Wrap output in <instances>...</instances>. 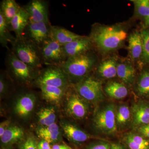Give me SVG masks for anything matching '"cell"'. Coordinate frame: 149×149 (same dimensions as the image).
I'll list each match as a JSON object with an SVG mask.
<instances>
[{
  "label": "cell",
  "mask_w": 149,
  "mask_h": 149,
  "mask_svg": "<svg viewBox=\"0 0 149 149\" xmlns=\"http://www.w3.org/2000/svg\"><path fill=\"white\" fill-rule=\"evenodd\" d=\"M5 149H11L9 148H6Z\"/></svg>",
  "instance_id": "b9f144b4"
},
{
  "label": "cell",
  "mask_w": 149,
  "mask_h": 149,
  "mask_svg": "<svg viewBox=\"0 0 149 149\" xmlns=\"http://www.w3.org/2000/svg\"><path fill=\"white\" fill-rule=\"evenodd\" d=\"M65 97V110L68 115L76 120L87 117L90 111L89 103L77 94L73 86L68 88Z\"/></svg>",
  "instance_id": "ba28073f"
},
{
  "label": "cell",
  "mask_w": 149,
  "mask_h": 149,
  "mask_svg": "<svg viewBox=\"0 0 149 149\" xmlns=\"http://www.w3.org/2000/svg\"><path fill=\"white\" fill-rule=\"evenodd\" d=\"M97 57L93 50L68 58L61 65L72 86L90 75L97 65Z\"/></svg>",
  "instance_id": "7a4b0ae2"
},
{
  "label": "cell",
  "mask_w": 149,
  "mask_h": 149,
  "mask_svg": "<svg viewBox=\"0 0 149 149\" xmlns=\"http://www.w3.org/2000/svg\"><path fill=\"white\" fill-rule=\"evenodd\" d=\"M111 143L108 141H101L93 142L88 144L85 149H111Z\"/></svg>",
  "instance_id": "e575fe53"
},
{
  "label": "cell",
  "mask_w": 149,
  "mask_h": 149,
  "mask_svg": "<svg viewBox=\"0 0 149 149\" xmlns=\"http://www.w3.org/2000/svg\"><path fill=\"white\" fill-rule=\"evenodd\" d=\"M136 72L132 62L122 61L118 62L117 65V76L125 85H133L136 81Z\"/></svg>",
  "instance_id": "2e32d148"
},
{
  "label": "cell",
  "mask_w": 149,
  "mask_h": 149,
  "mask_svg": "<svg viewBox=\"0 0 149 149\" xmlns=\"http://www.w3.org/2000/svg\"><path fill=\"white\" fill-rule=\"evenodd\" d=\"M137 128L139 134L149 140V124L141 125Z\"/></svg>",
  "instance_id": "d590c367"
},
{
  "label": "cell",
  "mask_w": 149,
  "mask_h": 149,
  "mask_svg": "<svg viewBox=\"0 0 149 149\" xmlns=\"http://www.w3.org/2000/svg\"><path fill=\"white\" fill-rule=\"evenodd\" d=\"M16 40V37L12 35L9 25L6 22L2 15L0 13V43L3 47L6 48L8 51L10 50L9 48L8 44L12 45Z\"/></svg>",
  "instance_id": "83f0119b"
},
{
  "label": "cell",
  "mask_w": 149,
  "mask_h": 149,
  "mask_svg": "<svg viewBox=\"0 0 149 149\" xmlns=\"http://www.w3.org/2000/svg\"><path fill=\"white\" fill-rule=\"evenodd\" d=\"M93 48L90 37L85 36L62 46L63 54L66 59L93 50Z\"/></svg>",
  "instance_id": "4fadbf2b"
},
{
  "label": "cell",
  "mask_w": 149,
  "mask_h": 149,
  "mask_svg": "<svg viewBox=\"0 0 149 149\" xmlns=\"http://www.w3.org/2000/svg\"><path fill=\"white\" fill-rule=\"evenodd\" d=\"M24 135L22 128L17 125H10L0 138L2 145L8 148L14 144H19L24 140Z\"/></svg>",
  "instance_id": "ffe728a7"
},
{
  "label": "cell",
  "mask_w": 149,
  "mask_h": 149,
  "mask_svg": "<svg viewBox=\"0 0 149 149\" xmlns=\"http://www.w3.org/2000/svg\"><path fill=\"white\" fill-rule=\"evenodd\" d=\"M5 65L8 72L19 83L25 85L34 83L41 71V70L34 68L19 59L11 49L6 54Z\"/></svg>",
  "instance_id": "3957f363"
},
{
  "label": "cell",
  "mask_w": 149,
  "mask_h": 149,
  "mask_svg": "<svg viewBox=\"0 0 149 149\" xmlns=\"http://www.w3.org/2000/svg\"><path fill=\"white\" fill-rule=\"evenodd\" d=\"M12 51L19 59L36 69L42 67L40 48L22 35L12 45Z\"/></svg>",
  "instance_id": "277c9868"
},
{
  "label": "cell",
  "mask_w": 149,
  "mask_h": 149,
  "mask_svg": "<svg viewBox=\"0 0 149 149\" xmlns=\"http://www.w3.org/2000/svg\"><path fill=\"white\" fill-rule=\"evenodd\" d=\"M60 125L66 139L75 146H78L88 140L94 139L93 136L70 123L63 121Z\"/></svg>",
  "instance_id": "7c38bea8"
},
{
  "label": "cell",
  "mask_w": 149,
  "mask_h": 149,
  "mask_svg": "<svg viewBox=\"0 0 149 149\" xmlns=\"http://www.w3.org/2000/svg\"><path fill=\"white\" fill-rule=\"evenodd\" d=\"M37 86L41 90L44 98L47 101L54 104H58L65 96L67 91L68 90V89L45 85Z\"/></svg>",
  "instance_id": "cb8c5ba5"
},
{
  "label": "cell",
  "mask_w": 149,
  "mask_h": 149,
  "mask_svg": "<svg viewBox=\"0 0 149 149\" xmlns=\"http://www.w3.org/2000/svg\"><path fill=\"white\" fill-rule=\"evenodd\" d=\"M132 119L131 111L127 105L121 104L116 109V121L118 129H125Z\"/></svg>",
  "instance_id": "4316f807"
},
{
  "label": "cell",
  "mask_w": 149,
  "mask_h": 149,
  "mask_svg": "<svg viewBox=\"0 0 149 149\" xmlns=\"http://www.w3.org/2000/svg\"><path fill=\"white\" fill-rule=\"evenodd\" d=\"M73 86L77 94L88 102L96 103L105 98L101 81L90 74Z\"/></svg>",
  "instance_id": "8992f818"
},
{
  "label": "cell",
  "mask_w": 149,
  "mask_h": 149,
  "mask_svg": "<svg viewBox=\"0 0 149 149\" xmlns=\"http://www.w3.org/2000/svg\"><path fill=\"white\" fill-rule=\"evenodd\" d=\"M93 48L103 55L122 47L127 37V29L121 24L106 25L95 24L89 36Z\"/></svg>",
  "instance_id": "6da1fadb"
},
{
  "label": "cell",
  "mask_w": 149,
  "mask_h": 149,
  "mask_svg": "<svg viewBox=\"0 0 149 149\" xmlns=\"http://www.w3.org/2000/svg\"><path fill=\"white\" fill-rule=\"evenodd\" d=\"M7 73L1 71L0 75V95L1 98L6 95L9 92L10 83L8 80Z\"/></svg>",
  "instance_id": "d6a6232c"
},
{
  "label": "cell",
  "mask_w": 149,
  "mask_h": 149,
  "mask_svg": "<svg viewBox=\"0 0 149 149\" xmlns=\"http://www.w3.org/2000/svg\"><path fill=\"white\" fill-rule=\"evenodd\" d=\"M43 64L48 65L61 66L66 60L62 46L50 37L40 47Z\"/></svg>",
  "instance_id": "9c48e42d"
},
{
  "label": "cell",
  "mask_w": 149,
  "mask_h": 149,
  "mask_svg": "<svg viewBox=\"0 0 149 149\" xmlns=\"http://www.w3.org/2000/svg\"><path fill=\"white\" fill-rule=\"evenodd\" d=\"M132 125L136 128L149 124V104L140 101L133 105L131 109Z\"/></svg>",
  "instance_id": "9a60e30c"
},
{
  "label": "cell",
  "mask_w": 149,
  "mask_h": 149,
  "mask_svg": "<svg viewBox=\"0 0 149 149\" xmlns=\"http://www.w3.org/2000/svg\"><path fill=\"white\" fill-rule=\"evenodd\" d=\"M144 25L146 28L149 27V16L144 19Z\"/></svg>",
  "instance_id": "60d3db41"
},
{
  "label": "cell",
  "mask_w": 149,
  "mask_h": 149,
  "mask_svg": "<svg viewBox=\"0 0 149 149\" xmlns=\"http://www.w3.org/2000/svg\"><path fill=\"white\" fill-rule=\"evenodd\" d=\"M118 61L114 57L104 59L97 65L96 73L104 79H111L117 76Z\"/></svg>",
  "instance_id": "d6986e66"
},
{
  "label": "cell",
  "mask_w": 149,
  "mask_h": 149,
  "mask_svg": "<svg viewBox=\"0 0 149 149\" xmlns=\"http://www.w3.org/2000/svg\"><path fill=\"white\" fill-rule=\"evenodd\" d=\"M111 149H128L122 143H111Z\"/></svg>",
  "instance_id": "ab89813d"
},
{
  "label": "cell",
  "mask_w": 149,
  "mask_h": 149,
  "mask_svg": "<svg viewBox=\"0 0 149 149\" xmlns=\"http://www.w3.org/2000/svg\"><path fill=\"white\" fill-rule=\"evenodd\" d=\"M135 91L137 95L143 97H149V70L143 71L136 80Z\"/></svg>",
  "instance_id": "f1b7e54d"
},
{
  "label": "cell",
  "mask_w": 149,
  "mask_h": 149,
  "mask_svg": "<svg viewBox=\"0 0 149 149\" xmlns=\"http://www.w3.org/2000/svg\"><path fill=\"white\" fill-rule=\"evenodd\" d=\"M29 17L28 13L23 7L11 21L9 24L10 31L14 32L16 39L23 35L24 29L29 22Z\"/></svg>",
  "instance_id": "e0dca14e"
},
{
  "label": "cell",
  "mask_w": 149,
  "mask_h": 149,
  "mask_svg": "<svg viewBox=\"0 0 149 149\" xmlns=\"http://www.w3.org/2000/svg\"><path fill=\"white\" fill-rule=\"evenodd\" d=\"M10 120H7L1 123L0 124V138L3 135L4 133L10 126Z\"/></svg>",
  "instance_id": "8d00e7d4"
},
{
  "label": "cell",
  "mask_w": 149,
  "mask_h": 149,
  "mask_svg": "<svg viewBox=\"0 0 149 149\" xmlns=\"http://www.w3.org/2000/svg\"><path fill=\"white\" fill-rule=\"evenodd\" d=\"M32 22H49V3L45 0H31L22 6Z\"/></svg>",
  "instance_id": "8fae6325"
},
{
  "label": "cell",
  "mask_w": 149,
  "mask_h": 149,
  "mask_svg": "<svg viewBox=\"0 0 149 149\" xmlns=\"http://www.w3.org/2000/svg\"><path fill=\"white\" fill-rule=\"evenodd\" d=\"M34 83L37 86L45 85L65 89H68L71 85L63 70L57 65H48L41 70Z\"/></svg>",
  "instance_id": "52a82bcc"
},
{
  "label": "cell",
  "mask_w": 149,
  "mask_h": 149,
  "mask_svg": "<svg viewBox=\"0 0 149 149\" xmlns=\"http://www.w3.org/2000/svg\"><path fill=\"white\" fill-rule=\"evenodd\" d=\"M52 25L50 22H32L24 29L23 36L40 47L50 37Z\"/></svg>",
  "instance_id": "30bf717a"
},
{
  "label": "cell",
  "mask_w": 149,
  "mask_h": 149,
  "mask_svg": "<svg viewBox=\"0 0 149 149\" xmlns=\"http://www.w3.org/2000/svg\"><path fill=\"white\" fill-rule=\"evenodd\" d=\"M52 149H73L71 147L65 143H56L52 146Z\"/></svg>",
  "instance_id": "f35d334b"
},
{
  "label": "cell",
  "mask_w": 149,
  "mask_h": 149,
  "mask_svg": "<svg viewBox=\"0 0 149 149\" xmlns=\"http://www.w3.org/2000/svg\"><path fill=\"white\" fill-rule=\"evenodd\" d=\"M36 98L32 93H25L19 96L15 105L14 111L19 117H27L34 109Z\"/></svg>",
  "instance_id": "5bb4252c"
},
{
  "label": "cell",
  "mask_w": 149,
  "mask_h": 149,
  "mask_svg": "<svg viewBox=\"0 0 149 149\" xmlns=\"http://www.w3.org/2000/svg\"><path fill=\"white\" fill-rule=\"evenodd\" d=\"M83 36L75 34L64 27L52 25L51 28V38L61 46L80 39Z\"/></svg>",
  "instance_id": "ac0fdd59"
},
{
  "label": "cell",
  "mask_w": 149,
  "mask_h": 149,
  "mask_svg": "<svg viewBox=\"0 0 149 149\" xmlns=\"http://www.w3.org/2000/svg\"><path fill=\"white\" fill-rule=\"evenodd\" d=\"M38 149H52L51 144L45 140H41L37 144Z\"/></svg>",
  "instance_id": "74e56055"
},
{
  "label": "cell",
  "mask_w": 149,
  "mask_h": 149,
  "mask_svg": "<svg viewBox=\"0 0 149 149\" xmlns=\"http://www.w3.org/2000/svg\"><path fill=\"white\" fill-rule=\"evenodd\" d=\"M143 41V53L141 60L144 64H149V27L141 32Z\"/></svg>",
  "instance_id": "1f68e13d"
},
{
  "label": "cell",
  "mask_w": 149,
  "mask_h": 149,
  "mask_svg": "<svg viewBox=\"0 0 149 149\" xmlns=\"http://www.w3.org/2000/svg\"><path fill=\"white\" fill-rule=\"evenodd\" d=\"M38 142L32 136H28L18 145L19 149H38Z\"/></svg>",
  "instance_id": "836d02e7"
},
{
  "label": "cell",
  "mask_w": 149,
  "mask_h": 149,
  "mask_svg": "<svg viewBox=\"0 0 149 149\" xmlns=\"http://www.w3.org/2000/svg\"><path fill=\"white\" fill-rule=\"evenodd\" d=\"M134 15L137 17L145 18L149 16V0H133Z\"/></svg>",
  "instance_id": "4dcf8cb0"
},
{
  "label": "cell",
  "mask_w": 149,
  "mask_h": 149,
  "mask_svg": "<svg viewBox=\"0 0 149 149\" xmlns=\"http://www.w3.org/2000/svg\"><path fill=\"white\" fill-rule=\"evenodd\" d=\"M37 116L39 122L42 127H46L56 123V114L53 107H47L41 109Z\"/></svg>",
  "instance_id": "f546056e"
},
{
  "label": "cell",
  "mask_w": 149,
  "mask_h": 149,
  "mask_svg": "<svg viewBox=\"0 0 149 149\" xmlns=\"http://www.w3.org/2000/svg\"><path fill=\"white\" fill-rule=\"evenodd\" d=\"M104 91L108 96L116 100H122L128 95V91L126 85L122 82L111 81L107 83Z\"/></svg>",
  "instance_id": "d4e9b609"
},
{
  "label": "cell",
  "mask_w": 149,
  "mask_h": 149,
  "mask_svg": "<svg viewBox=\"0 0 149 149\" xmlns=\"http://www.w3.org/2000/svg\"><path fill=\"white\" fill-rule=\"evenodd\" d=\"M128 56L130 61H135L141 59L143 53V41L141 32L135 31L128 37Z\"/></svg>",
  "instance_id": "44dd1931"
},
{
  "label": "cell",
  "mask_w": 149,
  "mask_h": 149,
  "mask_svg": "<svg viewBox=\"0 0 149 149\" xmlns=\"http://www.w3.org/2000/svg\"><path fill=\"white\" fill-rule=\"evenodd\" d=\"M114 104L109 103L100 107L93 118V124L99 132L107 136L114 135L118 131Z\"/></svg>",
  "instance_id": "5b68a950"
},
{
  "label": "cell",
  "mask_w": 149,
  "mask_h": 149,
  "mask_svg": "<svg viewBox=\"0 0 149 149\" xmlns=\"http://www.w3.org/2000/svg\"><path fill=\"white\" fill-rule=\"evenodd\" d=\"M21 8L15 0H3L1 2L0 13L9 25Z\"/></svg>",
  "instance_id": "484cf974"
},
{
  "label": "cell",
  "mask_w": 149,
  "mask_h": 149,
  "mask_svg": "<svg viewBox=\"0 0 149 149\" xmlns=\"http://www.w3.org/2000/svg\"><path fill=\"white\" fill-rule=\"evenodd\" d=\"M121 143L128 149H149V140L139 133L131 132L125 133Z\"/></svg>",
  "instance_id": "7402d4cb"
},
{
  "label": "cell",
  "mask_w": 149,
  "mask_h": 149,
  "mask_svg": "<svg viewBox=\"0 0 149 149\" xmlns=\"http://www.w3.org/2000/svg\"><path fill=\"white\" fill-rule=\"evenodd\" d=\"M37 136L41 140L50 144L58 143L61 141L60 129L57 124L54 123L46 127H41L36 131Z\"/></svg>",
  "instance_id": "603a6c76"
}]
</instances>
